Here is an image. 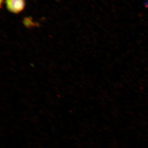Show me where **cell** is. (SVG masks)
Segmentation results:
<instances>
[{
	"instance_id": "obj_3",
	"label": "cell",
	"mask_w": 148,
	"mask_h": 148,
	"mask_svg": "<svg viewBox=\"0 0 148 148\" xmlns=\"http://www.w3.org/2000/svg\"><path fill=\"white\" fill-rule=\"evenodd\" d=\"M146 4H147V5L148 6V0H147V2L146 3Z\"/></svg>"
},
{
	"instance_id": "obj_2",
	"label": "cell",
	"mask_w": 148,
	"mask_h": 148,
	"mask_svg": "<svg viewBox=\"0 0 148 148\" xmlns=\"http://www.w3.org/2000/svg\"><path fill=\"white\" fill-rule=\"evenodd\" d=\"M3 0H1V5L2 4V1Z\"/></svg>"
},
{
	"instance_id": "obj_1",
	"label": "cell",
	"mask_w": 148,
	"mask_h": 148,
	"mask_svg": "<svg viewBox=\"0 0 148 148\" xmlns=\"http://www.w3.org/2000/svg\"><path fill=\"white\" fill-rule=\"evenodd\" d=\"M6 3L8 10L15 14L21 12L26 5L25 0H6Z\"/></svg>"
}]
</instances>
